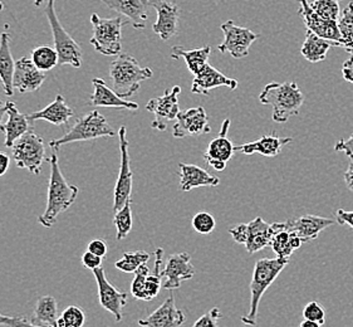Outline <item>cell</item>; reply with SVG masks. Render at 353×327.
<instances>
[{"label":"cell","mask_w":353,"mask_h":327,"mask_svg":"<svg viewBox=\"0 0 353 327\" xmlns=\"http://www.w3.org/2000/svg\"><path fill=\"white\" fill-rule=\"evenodd\" d=\"M50 164V178L48 185L47 206L42 215H39L38 223L44 228L53 227L58 217L65 212L77 199L79 189L77 185H72L64 179L61 166L58 164L56 152L47 159Z\"/></svg>","instance_id":"obj_1"},{"label":"cell","mask_w":353,"mask_h":327,"mask_svg":"<svg viewBox=\"0 0 353 327\" xmlns=\"http://www.w3.org/2000/svg\"><path fill=\"white\" fill-rule=\"evenodd\" d=\"M259 101L263 105L272 107L273 121L285 123L290 117L299 114L305 99L296 82H273L264 87L259 95Z\"/></svg>","instance_id":"obj_2"},{"label":"cell","mask_w":353,"mask_h":327,"mask_svg":"<svg viewBox=\"0 0 353 327\" xmlns=\"http://www.w3.org/2000/svg\"><path fill=\"white\" fill-rule=\"evenodd\" d=\"M154 72L148 67H141L136 58L128 53H120L110 64V79L112 88L117 95L128 100L139 91L143 81L151 79Z\"/></svg>","instance_id":"obj_3"},{"label":"cell","mask_w":353,"mask_h":327,"mask_svg":"<svg viewBox=\"0 0 353 327\" xmlns=\"http://www.w3.org/2000/svg\"><path fill=\"white\" fill-rule=\"evenodd\" d=\"M290 259L287 258H263L259 259L254 266L253 270V278L250 284V307L247 316H243L241 321L243 324L254 326L256 325V317H258V307L261 302L263 295L268 290L270 285L276 281L278 276L281 275Z\"/></svg>","instance_id":"obj_4"},{"label":"cell","mask_w":353,"mask_h":327,"mask_svg":"<svg viewBox=\"0 0 353 327\" xmlns=\"http://www.w3.org/2000/svg\"><path fill=\"white\" fill-rule=\"evenodd\" d=\"M116 134L106 117L99 111H91L90 114L79 117L68 132H65L61 139L52 140L50 146L57 151L61 146L78 141H90L99 137H114Z\"/></svg>","instance_id":"obj_5"},{"label":"cell","mask_w":353,"mask_h":327,"mask_svg":"<svg viewBox=\"0 0 353 327\" xmlns=\"http://www.w3.org/2000/svg\"><path fill=\"white\" fill-rule=\"evenodd\" d=\"M285 228V223L269 224L263 221L261 217H256L254 221L248 224H238L230 228L229 233L232 235L235 242L245 246L249 255H253L270 246L273 237Z\"/></svg>","instance_id":"obj_6"},{"label":"cell","mask_w":353,"mask_h":327,"mask_svg":"<svg viewBox=\"0 0 353 327\" xmlns=\"http://www.w3.org/2000/svg\"><path fill=\"white\" fill-rule=\"evenodd\" d=\"M91 23L93 27V36L91 44L103 56H119L122 50V28L130 24L121 17L106 19L99 18V14H92Z\"/></svg>","instance_id":"obj_7"},{"label":"cell","mask_w":353,"mask_h":327,"mask_svg":"<svg viewBox=\"0 0 353 327\" xmlns=\"http://www.w3.org/2000/svg\"><path fill=\"white\" fill-rule=\"evenodd\" d=\"M44 13L50 21V29L53 33L54 39V48L58 52V64L59 66H72L74 68H79L83 59H82V50L71 34L63 28L61 21L57 17L56 9H54V0H50Z\"/></svg>","instance_id":"obj_8"},{"label":"cell","mask_w":353,"mask_h":327,"mask_svg":"<svg viewBox=\"0 0 353 327\" xmlns=\"http://www.w3.org/2000/svg\"><path fill=\"white\" fill-rule=\"evenodd\" d=\"M12 152L17 166L27 169L34 175L41 172L43 163L47 160L44 140L33 128H29L24 135L15 141L12 146Z\"/></svg>","instance_id":"obj_9"},{"label":"cell","mask_w":353,"mask_h":327,"mask_svg":"<svg viewBox=\"0 0 353 327\" xmlns=\"http://www.w3.org/2000/svg\"><path fill=\"white\" fill-rule=\"evenodd\" d=\"M120 139L121 165L120 174L113 190V212L116 213L122 206L131 199L132 194V170H131V159L128 152V130L121 126L119 131Z\"/></svg>","instance_id":"obj_10"},{"label":"cell","mask_w":353,"mask_h":327,"mask_svg":"<svg viewBox=\"0 0 353 327\" xmlns=\"http://www.w3.org/2000/svg\"><path fill=\"white\" fill-rule=\"evenodd\" d=\"M220 28L224 33V41L218 46V50L221 53H230L235 59L247 57L252 44L261 37L250 29L236 26L233 21L223 23Z\"/></svg>","instance_id":"obj_11"},{"label":"cell","mask_w":353,"mask_h":327,"mask_svg":"<svg viewBox=\"0 0 353 327\" xmlns=\"http://www.w3.org/2000/svg\"><path fill=\"white\" fill-rule=\"evenodd\" d=\"M297 3L299 4L298 14L302 17L305 29L308 32L330 41L332 43L333 47H342V36L337 21H330L321 17L312 8V4L308 0H297Z\"/></svg>","instance_id":"obj_12"},{"label":"cell","mask_w":353,"mask_h":327,"mask_svg":"<svg viewBox=\"0 0 353 327\" xmlns=\"http://www.w3.org/2000/svg\"><path fill=\"white\" fill-rule=\"evenodd\" d=\"M181 92V87L175 86L174 88L168 90L163 96L156 97L148 102L146 110L155 115V120L151 123V128L159 131H165L168 123L172 120H176V116L180 112L179 108V95Z\"/></svg>","instance_id":"obj_13"},{"label":"cell","mask_w":353,"mask_h":327,"mask_svg":"<svg viewBox=\"0 0 353 327\" xmlns=\"http://www.w3.org/2000/svg\"><path fill=\"white\" fill-rule=\"evenodd\" d=\"M93 275L97 281L99 299L101 306L112 313L117 322L123 317V307L128 305V293L121 292L107 279L106 272L99 267L93 270Z\"/></svg>","instance_id":"obj_14"},{"label":"cell","mask_w":353,"mask_h":327,"mask_svg":"<svg viewBox=\"0 0 353 327\" xmlns=\"http://www.w3.org/2000/svg\"><path fill=\"white\" fill-rule=\"evenodd\" d=\"M149 3L157 13L154 32L163 41H169L179 32L180 8L174 0H149Z\"/></svg>","instance_id":"obj_15"},{"label":"cell","mask_w":353,"mask_h":327,"mask_svg":"<svg viewBox=\"0 0 353 327\" xmlns=\"http://www.w3.org/2000/svg\"><path fill=\"white\" fill-rule=\"evenodd\" d=\"M212 131L204 107L199 106L180 111L172 128V135L176 139L186 136H199Z\"/></svg>","instance_id":"obj_16"},{"label":"cell","mask_w":353,"mask_h":327,"mask_svg":"<svg viewBox=\"0 0 353 327\" xmlns=\"http://www.w3.org/2000/svg\"><path fill=\"white\" fill-rule=\"evenodd\" d=\"M195 267L191 264V257L189 253H176L171 255L165 264L163 276L166 277L163 284L165 290H177L180 288L184 281L191 279L195 276Z\"/></svg>","instance_id":"obj_17"},{"label":"cell","mask_w":353,"mask_h":327,"mask_svg":"<svg viewBox=\"0 0 353 327\" xmlns=\"http://www.w3.org/2000/svg\"><path fill=\"white\" fill-rule=\"evenodd\" d=\"M46 79V73L33 63L32 58L21 57L15 62L13 87L19 92H34L41 88Z\"/></svg>","instance_id":"obj_18"},{"label":"cell","mask_w":353,"mask_h":327,"mask_svg":"<svg viewBox=\"0 0 353 327\" xmlns=\"http://www.w3.org/2000/svg\"><path fill=\"white\" fill-rule=\"evenodd\" d=\"M230 120L223 122L220 134L216 139L212 140L204 152V160L216 171L225 170L226 164L235 152L234 143L228 139V130Z\"/></svg>","instance_id":"obj_19"},{"label":"cell","mask_w":353,"mask_h":327,"mask_svg":"<svg viewBox=\"0 0 353 327\" xmlns=\"http://www.w3.org/2000/svg\"><path fill=\"white\" fill-rule=\"evenodd\" d=\"M239 82L236 79H230L225 76L224 73L218 71L212 64L208 63L204 67V70L198 73L191 86V92L196 95H209L212 90H215L218 87H228L230 90H236Z\"/></svg>","instance_id":"obj_20"},{"label":"cell","mask_w":353,"mask_h":327,"mask_svg":"<svg viewBox=\"0 0 353 327\" xmlns=\"http://www.w3.org/2000/svg\"><path fill=\"white\" fill-rule=\"evenodd\" d=\"M186 317L181 310H179L175 304L172 293L156 311L146 319L139 321L140 326L148 327H179L184 325Z\"/></svg>","instance_id":"obj_21"},{"label":"cell","mask_w":353,"mask_h":327,"mask_svg":"<svg viewBox=\"0 0 353 327\" xmlns=\"http://www.w3.org/2000/svg\"><path fill=\"white\" fill-rule=\"evenodd\" d=\"M111 10L125 15L130 24L136 29L146 27L149 17V0H102Z\"/></svg>","instance_id":"obj_22"},{"label":"cell","mask_w":353,"mask_h":327,"mask_svg":"<svg viewBox=\"0 0 353 327\" xmlns=\"http://www.w3.org/2000/svg\"><path fill=\"white\" fill-rule=\"evenodd\" d=\"M336 221L319 217V215H302L298 219H290L285 221L287 229L297 233L303 243L311 242L317 239L318 235L325 230V228L331 227Z\"/></svg>","instance_id":"obj_23"},{"label":"cell","mask_w":353,"mask_h":327,"mask_svg":"<svg viewBox=\"0 0 353 327\" xmlns=\"http://www.w3.org/2000/svg\"><path fill=\"white\" fill-rule=\"evenodd\" d=\"M292 141V137H279L276 132H272L269 135L261 136V139L253 143L235 146V151H239L245 155L261 154V157H276L282 152L284 146H287Z\"/></svg>","instance_id":"obj_24"},{"label":"cell","mask_w":353,"mask_h":327,"mask_svg":"<svg viewBox=\"0 0 353 327\" xmlns=\"http://www.w3.org/2000/svg\"><path fill=\"white\" fill-rule=\"evenodd\" d=\"M179 177H180V190L190 192L191 189L201 186H218L220 179L205 170L198 165L192 164H179Z\"/></svg>","instance_id":"obj_25"},{"label":"cell","mask_w":353,"mask_h":327,"mask_svg":"<svg viewBox=\"0 0 353 327\" xmlns=\"http://www.w3.org/2000/svg\"><path fill=\"white\" fill-rule=\"evenodd\" d=\"M6 105H7L8 121L0 126V131L6 134L4 145L7 148H12L15 141L30 128V125H29L30 121H29L27 115L19 112L14 102L8 101L6 102Z\"/></svg>","instance_id":"obj_26"},{"label":"cell","mask_w":353,"mask_h":327,"mask_svg":"<svg viewBox=\"0 0 353 327\" xmlns=\"http://www.w3.org/2000/svg\"><path fill=\"white\" fill-rule=\"evenodd\" d=\"M92 85L94 92L91 96L90 103L97 107H117V108H126V110H137L139 105L136 102L125 100L120 97L117 92L110 88L106 82L102 79H93Z\"/></svg>","instance_id":"obj_27"},{"label":"cell","mask_w":353,"mask_h":327,"mask_svg":"<svg viewBox=\"0 0 353 327\" xmlns=\"http://www.w3.org/2000/svg\"><path fill=\"white\" fill-rule=\"evenodd\" d=\"M27 116H28V120L30 122L46 120V121L50 122L56 126H63L74 116V111H73L71 106L67 105L63 96L58 95L56 100L53 101L46 108H43L38 112L27 115Z\"/></svg>","instance_id":"obj_28"},{"label":"cell","mask_w":353,"mask_h":327,"mask_svg":"<svg viewBox=\"0 0 353 327\" xmlns=\"http://www.w3.org/2000/svg\"><path fill=\"white\" fill-rule=\"evenodd\" d=\"M8 24H6V32L0 36V81L3 83V90L7 96L14 95L13 87V76H14L15 62L10 50V36L7 32Z\"/></svg>","instance_id":"obj_29"},{"label":"cell","mask_w":353,"mask_h":327,"mask_svg":"<svg viewBox=\"0 0 353 327\" xmlns=\"http://www.w3.org/2000/svg\"><path fill=\"white\" fill-rule=\"evenodd\" d=\"M58 304L52 296H43L38 299L33 313L30 316L32 326L58 327Z\"/></svg>","instance_id":"obj_30"},{"label":"cell","mask_w":353,"mask_h":327,"mask_svg":"<svg viewBox=\"0 0 353 327\" xmlns=\"http://www.w3.org/2000/svg\"><path fill=\"white\" fill-rule=\"evenodd\" d=\"M212 53V47L210 46H204L201 48H196V50H186L180 47V46H175L171 48V57L174 59H180L183 58L185 63L188 66L189 71L196 76L198 73L204 70L205 66L209 63V57Z\"/></svg>","instance_id":"obj_31"},{"label":"cell","mask_w":353,"mask_h":327,"mask_svg":"<svg viewBox=\"0 0 353 327\" xmlns=\"http://www.w3.org/2000/svg\"><path fill=\"white\" fill-rule=\"evenodd\" d=\"M331 47H333V44L330 41L307 30L305 41H304L301 52H302V56L307 61H310L312 63H317V62L325 61L327 53H328V50H331Z\"/></svg>","instance_id":"obj_32"},{"label":"cell","mask_w":353,"mask_h":327,"mask_svg":"<svg viewBox=\"0 0 353 327\" xmlns=\"http://www.w3.org/2000/svg\"><path fill=\"white\" fill-rule=\"evenodd\" d=\"M302 244H303V241L301 239V237L297 233L288 230L285 228L273 237V239L270 242V247L273 249V252L276 253V257L290 259V256L293 255V252L301 248Z\"/></svg>","instance_id":"obj_33"},{"label":"cell","mask_w":353,"mask_h":327,"mask_svg":"<svg viewBox=\"0 0 353 327\" xmlns=\"http://www.w3.org/2000/svg\"><path fill=\"white\" fill-rule=\"evenodd\" d=\"M163 249L157 248L155 250V270L154 273H150L146 278V284H145V290H143V299L142 301H151L155 299L159 295V292L161 290V279H163Z\"/></svg>","instance_id":"obj_34"},{"label":"cell","mask_w":353,"mask_h":327,"mask_svg":"<svg viewBox=\"0 0 353 327\" xmlns=\"http://www.w3.org/2000/svg\"><path fill=\"white\" fill-rule=\"evenodd\" d=\"M339 32L342 36V47L350 54H353V1L347 6L339 17Z\"/></svg>","instance_id":"obj_35"},{"label":"cell","mask_w":353,"mask_h":327,"mask_svg":"<svg viewBox=\"0 0 353 327\" xmlns=\"http://www.w3.org/2000/svg\"><path fill=\"white\" fill-rule=\"evenodd\" d=\"M32 61L36 64L37 67L43 72L50 71L56 66H58V52L56 48H52L50 46L43 44L32 50Z\"/></svg>","instance_id":"obj_36"},{"label":"cell","mask_w":353,"mask_h":327,"mask_svg":"<svg viewBox=\"0 0 353 327\" xmlns=\"http://www.w3.org/2000/svg\"><path fill=\"white\" fill-rule=\"evenodd\" d=\"M132 199L128 200L126 204L114 213L113 223L117 229V241L125 239L132 229Z\"/></svg>","instance_id":"obj_37"},{"label":"cell","mask_w":353,"mask_h":327,"mask_svg":"<svg viewBox=\"0 0 353 327\" xmlns=\"http://www.w3.org/2000/svg\"><path fill=\"white\" fill-rule=\"evenodd\" d=\"M150 255L145 250H136V252H126L120 261H117L114 267L125 273H134L141 267L142 264H148Z\"/></svg>","instance_id":"obj_38"},{"label":"cell","mask_w":353,"mask_h":327,"mask_svg":"<svg viewBox=\"0 0 353 327\" xmlns=\"http://www.w3.org/2000/svg\"><path fill=\"white\" fill-rule=\"evenodd\" d=\"M85 322V311L81 307L70 306L59 316L58 327H82Z\"/></svg>","instance_id":"obj_39"},{"label":"cell","mask_w":353,"mask_h":327,"mask_svg":"<svg viewBox=\"0 0 353 327\" xmlns=\"http://www.w3.org/2000/svg\"><path fill=\"white\" fill-rule=\"evenodd\" d=\"M312 8L318 14L330 21H339L341 9L339 0H314L311 3Z\"/></svg>","instance_id":"obj_40"},{"label":"cell","mask_w":353,"mask_h":327,"mask_svg":"<svg viewBox=\"0 0 353 327\" xmlns=\"http://www.w3.org/2000/svg\"><path fill=\"white\" fill-rule=\"evenodd\" d=\"M191 224H192V228L200 235H210L216 227L215 218L212 217V214L206 213V212L195 214Z\"/></svg>","instance_id":"obj_41"},{"label":"cell","mask_w":353,"mask_h":327,"mask_svg":"<svg viewBox=\"0 0 353 327\" xmlns=\"http://www.w3.org/2000/svg\"><path fill=\"white\" fill-rule=\"evenodd\" d=\"M150 275L149 267L146 264H142L139 270L134 272V278L131 285V293L136 299H143V290H145V284H146V278Z\"/></svg>","instance_id":"obj_42"},{"label":"cell","mask_w":353,"mask_h":327,"mask_svg":"<svg viewBox=\"0 0 353 327\" xmlns=\"http://www.w3.org/2000/svg\"><path fill=\"white\" fill-rule=\"evenodd\" d=\"M303 319L314 321L319 326H323L325 324V308L321 304H318L316 301H312L304 306Z\"/></svg>","instance_id":"obj_43"},{"label":"cell","mask_w":353,"mask_h":327,"mask_svg":"<svg viewBox=\"0 0 353 327\" xmlns=\"http://www.w3.org/2000/svg\"><path fill=\"white\" fill-rule=\"evenodd\" d=\"M221 319H223V315L220 313L219 308H218V307H214L209 313L203 315V316L194 324V326H218V322H219V320H221Z\"/></svg>","instance_id":"obj_44"},{"label":"cell","mask_w":353,"mask_h":327,"mask_svg":"<svg viewBox=\"0 0 353 327\" xmlns=\"http://www.w3.org/2000/svg\"><path fill=\"white\" fill-rule=\"evenodd\" d=\"M0 325L6 326H32V322L27 316L24 315H17V316H8L0 313Z\"/></svg>","instance_id":"obj_45"},{"label":"cell","mask_w":353,"mask_h":327,"mask_svg":"<svg viewBox=\"0 0 353 327\" xmlns=\"http://www.w3.org/2000/svg\"><path fill=\"white\" fill-rule=\"evenodd\" d=\"M82 264L87 270H94L96 268L102 267V257L94 255L92 252L87 250L83 257H82Z\"/></svg>","instance_id":"obj_46"},{"label":"cell","mask_w":353,"mask_h":327,"mask_svg":"<svg viewBox=\"0 0 353 327\" xmlns=\"http://www.w3.org/2000/svg\"><path fill=\"white\" fill-rule=\"evenodd\" d=\"M88 250L103 258L107 255L106 242L103 239H94V241L90 242V244H88Z\"/></svg>","instance_id":"obj_47"},{"label":"cell","mask_w":353,"mask_h":327,"mask_svg":"<svg viewBox=\"0 0 353 327\" xmlns=\"http://www.w3.org/2000/svg\"><path fill=\"white\" fill-rule=\"evenodd\" d=\"M334 150L336 151H342V152H345L347 157H353V134L350 136V139H347V140H339L334 145Z\"/></svg>","instance_id":"obj_48"},{"label":"cell","mask_w":353,"mask_h":327,"mask_svg":"<svg viewBox=\"0 0 353 327\" xmlns=\"http://www.w3.org/2000/svg\"><path fill=\"white\" fill-rule=\"evenodd\" d=\"M336 221L341 224V226H350L353 229V212H347L343 209H337L336 210Z\"/></svg>","instance_id":"obj_49"},{"label":"cell","mask_w":353,"mask_h":327,"mask_svg":"<svg viewBox=\"0 0 353 327\" xmlns=\"http://www.w3.org/2000/svg\"><path fill=\"white\" fill-rule=\"evenodd\" d=\"M342 75H343V79H346L347 82L353 85V54H351V57L348 58L346 62L343 63Z\"/></svg>","instance_id":"obj_50"},{"label":"cell","mask_w":353,"mask_h":327,"mask_svg":"<svg viewBox=\"0 0 353 327\" xmlns=\"http://www.w3.org/2000/svg\"><path fill=\"white\" fill-rule=\"evenodd\" d=\"M345 183H346L347 188L353 192V157H350L348 169L345 172Z\"/></svg>","instance_id":"obj_51"},{"label":"cell","mask_w":353,"mask_h":327,"mask_svg":"<svg viewBox=\"0 0 353 327\" xmlns=\"http://www.w3.org/2000/svg\"><path fill=\"white\" fill-rule=\"evenodd\" d=\"M9 165H10V157L6 152L0 151V177L7 174Z\"/></svg>","instance_id":"obj_52"},{"label":"cell","mask_w":353,"mask_h":327,"mask_svg":"<svg viewBox=\"0 0 353 327\" xmlns=\"http://www.w3.org/2000/svg\"><path fill=\"white\" fill-rule=\"evenodd\" d=\"M301 327H319L317 322H314V321L311 320H305L304 319L302 322H301Z\"/></svg>","instance_id":"obj_53"},{"label":"cell","mask_w":353,"mask_h":327,"mask_svg":"<svg viewBox=\"0 0 353 327\" xmlns=\"http://www.w3.org/2000/svg\"><path fill=\"white\" fill-rule=\"evenodd\" d=\"M6 114H7V105L4 103L3 106H0V126H1V121H3V117Z\"/></svg>","instance_id":"obj_54"},{"label":"cell","mask_w":353,"mask_h":327,"mask_svg":"<svg viewBox=\"0 0 353 327\" xmlns=\"http://www.w3.org/2000/svg\"><path fill=\"white\" fill-rule=\"evenodd\" d=\"M43 1H44V0H34V6H36V7H41L43 4Z\"/></svg>","instance_id":"obj_55"},{"label":"cell","mask_w":353,"mask_h":327,"mask_svg":"<svg viewBox=\"0 0 353 327\" xmlns=\"http://www.w3.org/2000/svg\"><path fill=\"white\" fill-rule=\"evenodd\" d=\"M3 9H4V4H3V3H1V1H0V12H1V10H3Z\"/></svg>","instance_id":"obj_56"},{"label":"cell","mask_w":353,"mask_h":327,"mask_svg":"<svg viewBox=\"0 0 353 327\" xmlns=\"http://www.w3.org/2000/svg\"><path fill=\"white\" fill-rule=\"evenodd\" d=\"M0 106H3V102H1V101H0Z\"/></svg>","instance_id":"obj_57"},{"label":"cell","mask_w":353,"mask_h":327,"mask_svg":"<svg viewBox=\"0 0 353 327\" xmlns=\"http://www.w3.org/2000/svg\"><path fill=\"white\" fill-rule=\"evenodd\" d=\"M339 1H341V0H339Z\"/></svg>","instance_id":"obj_58"}]
</instances>
